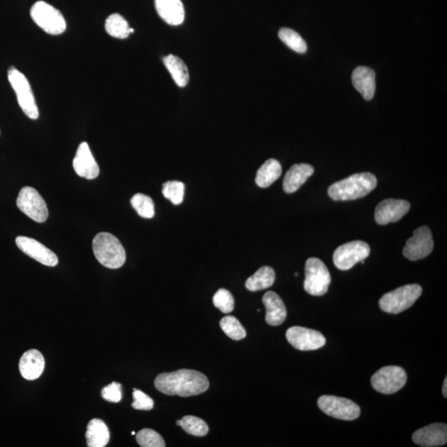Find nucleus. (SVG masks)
<instances>
[{"label":"nucleus","mask_w":447,"mask_h":447,"mask_svg":"<svg viewBox=\"0 0 447 447\" xmlns=\"http://www.w3.org/2000/svg\"><path fill=\"white\" fill-rule=\"evenodd\" d=\"M154 385L164 394L186 397L203 394L209 389L210 382L202 372L183 369L162 372L157 376Z\"/></svg>","instance_id":"1"},{"label":"nucleus","mask_w":447,"mask_h":447,"mask_svg":"<svg viewBox=\"0 0 447 447\" xmlns=\"http://www.w3.org/2000/svg\"><path fill=\"white\" fill-rule=\"evenodd\" d=\"M16 245L19 250L33 260L48 267L57 265L58 258L43 243L34 238L18 236L16 238Z\"/></svg>","instance_id":"14"},{"label":"nucleus","mask_w":447,"mask_h":447,"mask_svg":"<svg viewBox=\"0 0 447 447\" xmlns=\"http://www.w3.org/2000/svg\"><path fill=\"white\" fill-rule=\"evenodd\" d=\"M109 430L101 419L89 421L86 432V438L89 447H104L109 441Z\"/></svg>","instance_id":"23"},{"label":"nucleus","mask_w":447,"mask_h":447,"mask_svg":"<svg viewBox=\"0 0 447 447\" xmlns=\"http://www.w3.org/2000/svg\"><path fill=\"white\" fill-rule=\"evenodd\" d=\"M447 379L446 377L444 382H443V387H442V394H443V396L445 397H447Z\"/></svg>","instance_id":"37"},{"label":"nucleus","mask_w":447,"mask_h":447,"mask_svg":"<svg viewBox=\"0 0 447 447\" xmlns=\"http://www.w3.org/2000/svg\"><path fill=\"white\" fill-rule=\"evenodd\" d=\"M313 173L314 168L309 164H294L283 178V190L287 194L296 192Z\"/></svg>","instance_id":"21"},{"label":"nucleus","mask_w":447,"mask_h":447,"mask_svg":"<svg viewBox=\"0 0 447 447\" xmlns=\"http://www.w3.org/2000/svg\"><path fill=\"white\" fill-rule=\"evenodd\" d=\"M220 326L226 335L232 340L241 341L246 336V331L240 321L235 316H227L223 317L220 321Z\"/></svg>","instance_id":"30"},{"label":"nucleus","mask_w":447,"mask_h":447,"mask_svg":"<svg viewBox=\"0 0 447 447\" xmlns=\"http://www.w3.org/2000/svg\"><path fill=\"white\" fill-rule=\"evenodd\" d=\"M162 195L173 205H180L185 195V184L178 181H169L163 183Z\"/></svg>","instance_id":"32"},{"label":"nucleus","mask_w":447,"mask_h":447,"mask_svg":"<svg viewBox=\"0 0 447 447\" xmlns=\"http://www.w3.org/2000/svg\"><path fill=\"white\" fill-rule=\"evenodd\" d=\"M177 425L187 434L195 436H205L209 431V427L202 419L195 416H185L182 419L177 421Z\"/></svg>","instance_id":"28"},{"label":"nucleus","mask_w":447,"mask_h":447,"mask_svg":"<svg viewBox=\"0 0 447 447\" xmlns=\"http://www.w3.org/2000/svg\"><path fill=\"white\" fill-rule=\"evenodd\" d=\"M93 252L104 267L117 270L126 260V253L121 241L107 232L99 233L93 240Z\"/></svg>","instance_id":"3"},{"label":"nucleus","mask_w":447,"mask_h":447,"mask_svg":"<svg viewBox=\"0 0 447 447\" xmlns=\"http://www.w3.org/2000/svg\"><path fill=\"white\" fill-rule=\"evenodd\" d=\"M17 206L25 215L34 221L43 223L48 217L46 202L36 189L25 187L19 192Z\"/></svg>","instance_id":"10"},{"label":"nucleus","mask_w":447,"mask_h":447,"mask_svg":"<svg viewBox=\"0 0 447 447\" xmlns=\"http://www.w3.org/2000/svg\"><path fill=\"white\" fill-rule=\"evenodd\" d=\"M30 15L34 23L50 35H60L66 31L67 23L59 10L44 1L35 3Z\"/></svg>","instance_id":"5"},{"label":"nucleus","mask_w":447,"mask_h":447,"mask_svg":"<svg viewBox=\"0 0 447 447\" xmlns=\"http://www.w3.org/2000/svg\"><path fill=\"white\" fill-rule=\"evenodd\" d=\"M18 367L20 374L25 380H37L42 375L44 370V357L38 350H29L22 355Z\"/></svg>","instance_id":"18"},{"label":"nucleus","mask_w":447,"mask_h":447,"mask_svg":"<svg viewBox=\"0 0 447 447\" xmlns=\"http://www.w3.org/2000/svg\"><path fill=\"white\" fill-rule=\"evenodd\" d=\"M406 371L399 366H385L377 370L371 377V385L384 394H395L406 385Z\"/></svg>","instance_id":"9"},{"label":"nucleus","mask_w":447,"mask_h":447,"mask_svg":"<svg viewBox=\"0 0 447 447\" xmlns=\"http://www.w3.org/2000/svg\"><path fill=\"white\" fill-rule=\"evenodd\" d=\"M410 207V203L405 200L387 199L377 204L375 209V221L381 226L397 222L409 211Z\"/></svg>","instance_id":"15"},{"label":"nucleus","mask_w":447,"mask_h":447,"mask_svg":"<svg viewBox=\"0 0 447 447\" xmlns=\"http://www.w3.org/2000/svg\"><path fill=\"white\" fill-rule=\"evenodd\" d=\"M73 168L78 176L87 178L88 180H92L99 176L98 164L94 160L87 143L83 142L79 144L76 157L73 160Z\"/></svg>","instance_id":"17"},{"label":"nucleus","mask_w":447,"mask_h":447,"mask_svg":"<svg viewBox=\"0 0 447 447\" xmlns=\"http://www.w3.org/2000/svg\"><path fill=\"white\" fill-rule=\"evenodd\" d=\"M412 441L422 447H436L446 444L447 426L434 424L422 427L412 434Z\"/></svg>","instance_id":"16"},{"label":"nucleus","mask_w":447,"mask_h":447,"mask_svg":"<svg viewBox=\"0 0 447 447\" xmlns=\"http://www.w3.org/2000/svg\"><path fill=\"white\" fill-rule=\"evenodd\" d=\"M131 205L139 216L143 218L151 219L155 214V207L150 197L138 193L131 199Z\"/></svg>","instance_id":"31"},{"label":"nucleus","mask_w":447,"mask_h":447,"mask_svg":"<svg viewBox=\"0 0 447 447\" xmlns=\"http://www.w3.org/2000/svg\"><path fill=\"white\" fill-rule=\"evenodd\" d=\"M288 342L302 351H316L326 345V338L321 332L306 327L292 326L286 332Z\"/></svg>","instance_id":"13"},{"label":"nucleus","mask_w":447,"mask_h":447,"mask_svg":"<svg viewBox=\"0 0 447 447\" xmlns=\"http://www.w3.org/2000/svg\"><path fill=\"white\" fill-rule=\"evenodd\" d=\"M263 303L266 308L265 320L268 325L276 326L286 320L287 309L282 298L275 292H267L263 297Z\"/></svg>","instance_id":"19"},{"label":"nucleus","mask_w":447,"mask_h":447,"mask_svg":"<svg viewBox=\"0 0 447 447\" xmlns=\"http://www.w3.org/2000/svg\"><path fill=\"white\" fill-rule=\"evenodd\" d=\"M422 288L419 285H407L386 293L380 298V307L382 311L391 314L409 309L419 299Z\"/></svg>","instance_id":"4"},{"label":"nucleus","mask_w":447,"mask_h":447,"mask_svg":"<svg viewBox=\"0 0 447 447\" xmlns=\"http://www.w3.org/2000/svg\"><path fill=\"white\" fill-rule=\"evenodd\" d=\"M376 186L377 178L374 174L356 173L332 184L328 189V194L334 201H353L367 196Z\"/></svg>","instance_id":"2"},{"label":"nucleus","mask_w":447,"mask_h":447,"mask_svg":"<svg viewBox=\"0 0 447 447\" xmlns=\"http://www.w3.org/2000/svg\"><path fill=\"white\" fill-rule=\"evenodd\" d=\"M131 434H132L133 436L136 435V431H132V432H131Z\"/></svg>","instance_id":"38"},{"label":"nucleus","mask_w":447,"mask_h":447,"mask_svg":"<svg viewBox=\"0 0 447 447\" xmlns=\"http://www.w3.org/2000/svg\"><path fill=\"white\" fill-rule=\"evenodd\" d=\"M159 16L167 23L177 26L185 19V9L181 0H155Z\"/></svg>","instance_id":"22"},{"label":"nucleus","mask_w":447,"mask_h":447,"mask_svg":"<svg viewBox=\"0 0 447 447\" xmlns=\"http://www.w3.org/2000/svg\"><path fill=\"white\" fill-rule=\"evenodd\" d=\"M101 396L104 400L117 404L122 399L121 385L117 382H111V385L104 387Z\"/></svg>","instance_id":"36"},{"label":"nucleus","mask_w":447,"mask_h":447,"mask_svg":"<svg viewBox=\"0 0 447 447\" xmlns=\"http://www.w3.org/2000/svg\"><path fill=\"white\" fill-rule=\"evenodd\" d=\"M132 407L136 410L149 411L153 409L154 402L150 397L141 390L134 389Z\"/></svg>","instance_id":"35"},{"label":"nucleus","mask_w":447,"mask_h":447,"mask_svg":"<svg viewBox=\"0 0 447 447\" xmlns=\"http://www.w3.org/2000/svg\"><path fill=\"white\" fill-rule=\"evenodd\" d=\"M214 305L221 312L228 314L235 308V299L231 293L225 288L219 289L213 297Z\"/></svg>","instance_id":"34"},{"label":"nucleus","mask_w":447,"mask_h":447,"mask_svg":"<svg viewBox=\"0 0 447 447\" xmlns=\"http://www.w3.org/2000/svg\"><path fill=\"white\" fill-rule=\"evenodd\" d=\"M434 238L429 227L421 226L414 231V235L407 241L402 250L404 255L411 261L422 260L434 250Z\"/></svg>","instance_id":"12"},{"label":"nucleus","mask_w":447,"mask_h":447,"mask_svg":"<svg viewBox=\"0 0 447 447\" xmlns=\"http://www.w3.org/2000/svg\"><path fill=\"white\" fill-rule=\"evenodd\" d=\"M317 405L324 414L336 419L353 421L360 415V407L345 397L323 395L318 399Z\"/></svg>","instance_id":"8"},{"label":"nucleus","mask_w":447,"mask_h":447,"mask_svg":"<svg viewBox=\"0 0 447 447\" xmlns=\"http://www.w3.org/2000/svg\"><path fill=\"white\" fill-rule=\"evenodd\" d=\"M138 444L142 447H165L162 436L156 431L145 429L139 431L136 434Z\"/></svg>","instance_id":"33"},{"label":"nucleus","mask_w":447,"mask_h":447,"mask_svg":"<svg viewBox=\"0 0 447 447\" xmlns=\"http://www.w3.org/2000/svg\"><path fill=\"white\" fill-rule=\"evenodd\" d=\"M370 253V245L364 241H352L338 247L333 255V261L338 270H351L356 263L365 260Z\"/></svg>","instance_id":"11"},{"label":"nucleus","mask_w":447,"mask_h":447,"mask_svg":"<svg viewBox=\"0 0 447 447\" xmlns=\"http://www.w3.org/2000/svg\"><path fill=\"white\" fill-rule=\"evenodd\" d=\"M275 277V272L271 267L263 266L255 275L248 278L245 287L250 292L266 289L272 286Z\"/></svg>","instance_id":"26"},{"label":"nucleus","mask_w":447,"mask_h":447,"mask_svg":"<svg viewBox=\"0 0 447 447\" xmlns=\"http://www.w3.org/2000/svg\"><path fill=\"white\" fill-rule=\"evenodd\" d=\"M163 62L177 86L185 87L189 82L188 68L185 62L172 54L164 57Z\"/></svg>","instance_id":"25"},{"label":"nucleus","mask_w":447,"mask_h":447,"mask_svg":"<svg viewBox=\"0 0 447 447\" xmlns=\"http://www.w3.org/2000/svg\"><path fill=\"white\" fill-rule=\"evenodd\" d=\"M104 28L109 35L119 39L127 38L134 30L129 28L127 20L122 15L113 13L107 18Z\"/></svg>","instance_id":"27"},{"label":"nucleus","mask_w":447,"mask_h":447,"mask_svg":"<svg viewBox=\"0 0 447 447\" xmlns=\"http://www.w3.org/2000/svg\"><path fill=\"white\" fill-rule=\"evenodd\" d=\"M352 82L363 98L370 101L375 96L376 89L375 72L367 67H359L352 74Z\"/></svg>","instance_id":"20"},{"label":"nucleus","mask_w":447,"mask_h":447,"mask_svg":"<svg viewBox=\"0 0 447 447\" xmlns=\"http://www.w3.org/2000/svg\"><path fill=\"white\" fill-rule=\"evenodd\" d=\"M331 282L330 272L325 263L319 258H308L305 265V291L312 296L325 295Z\"/></svg>","instance_id":"7"},{"label":"nucleus","mask_w":447,"mask_h":447,"mask_svg":"<svg viewBox=\"0 0 447 447\" xmlns=\"http://www.w3.org/2000/svg\"><path fill=\"white\" fill-rule=\"evenodd\" d=\"M278 37L283 43L293 51L298 53H305L307 52V43L301 37V35L291 28H282L278 32Z\"/></svg>","instance_id":"29"},{"label":"nucleus","mask_w":447,"mask_h":447,"mask_svg":"<svg viewBox=\"0 0 447 447\" xmlns=\"http://www.w3.org/2000/svg\"><path fill=\"white\" fill-rule=\"evenodd\" d=\"M8 79L16 93L19 106L23 113L31 119L38 118V108L27 77L18 69L11 67L8 70Z\"/></svg>","instance_id":"6"},{"label":"nucleus","mask_w":447,"mask_h":447,"mask_svg":"<svg viewBox=\"0 0 447 447\" xmlns=\"http://www.w3.org/2000/svg\"><path fill=\"white\" fill-rule=\"evenodd\" d=\"M282 175V166L276 159H268L258 169L255 182L261 188L270 187L272 184L277 180Z\"/></svg>","instance_id":"24"}]
</instances>
